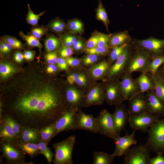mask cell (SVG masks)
I'll list each match as a JSON object with an SVG mask.
<instances>
[{
  "label": "cell",
  "instance_id": "obj_22",
  "mask_svg": "<svg viewBox=\"0 0 164 164\" xmlns=\"http://www.w3.org/2000/svg\"><path fill=\"white\" fill-rule=\"evenodd\" d=\"M17 147L24 154H26L33 158L40 154L37 143L26 142L19 139L13 142Z\"/></svg>",
  "mask_w": 164,
  "mask_h": 164
},
{
  "label": "cell",
  "instance_id": "obj_61",
  "mask_svg": "<svg viewBox=\"0 0 164 164\" xmlns=\"http://www.w3.org/2000/svg\"><path fill=\"white\" fill-rule=\"evenodd\" d=\"M83 43L82 41H81V42L79 45V46L74 49L76 51L80 50H81L82 48H83Z\"/></svg>",
  "mask_w": 164,
  "mask_h": 164
},
{
  "label": "cell",
  "instance_id": "obj_17",
  "mask_svg": "<svg viewBox=\"0 0 164 164\" xmlns=\"http://www.w3.org/2000/svg\"><path fill=\"white\" fill-rule=\"evenodd\" d=\"M115 106V110L112 115L117 133L120 135L128 121L129 114L128 109L122 103Z\"/></svg>",
  "mask_w": 164,
  "mask_h": 164
},
{
  "label": "cell",
  "instance_id": "obj_51",
  "mask_svg": "<svg viewBox=\"0 0 164 164\" xmlns=\"http://www.w3.org/2000/svg\"><path fill=\"white\" fill-rule=\"evenodd\" d=\"M65 60L68 65L71 66H76L80 63V60L76 58L68 57H67Z\"/></svg>",
  "mask_w": 164,
  "mask_h": 164
},
{
  "label": "cell",
  "instance_id": "obj_30",
  "mask_svg": "<svg viewBox=\"0 0 164 164\" xmlns=\"http://www.w3.org/2000/svg\"><path fill=\"white\" fill-rule=\"evenodd\" d=\"M2 118H3L10 125L15 135L19 139L22 132V126L21 125L11 116L5 114L2 116Z\"/></svg>",
  "mask_w": 164,
  "mask_h": 164
},
{
  "label": "cell",
  "instance_id": "obj_24",
  "mask_svg": "<svg viewBox=\"0 0 164 164\" xmlns=\"http://www.w3.org/2000/svg\"><path fill=\"white\" fill-rule=\"evenodd\" d=\"M1 141L14 142L18 139L10 125L3 118L0 119Z\"/></svg>",
  "mask_w": 164,
  "mask_h": 164
},
{
  "label": "cell",
  "instance_id": "obj_52",
  "mask_svg": "<svg viewBox=\"0 0 164 164\" xmlns=\"http://www.w3.org/2000/svg\"><path fill=\"white\" fill-rule=\"evenodd\" d=\"M87 80L86 77L84 74H80L76 83L79 86H84L86 84Z\"/></svg>",
  "mask_w": 164,
  "mask_h": 164
},
{
  "label": "cell",
  "instance_id": "obj_50",
  "mask_svg": "<svg viewBox=\"0 0 164 164\" xmlns=\"http://www.w3.org/2000/svg\"><path fill=\"white\" fill-rule=\"evenodd\" d=\"M56 63L58 68L62 70H67L68 68V64L65 59L63 58H58Z\"/></svg>",
  "mask_w": 164,
  "mask_h": 164
},
{
  "label": "cell",
  "instance_id": "obj_8",
  "mask_svg": "<svg viewBox=\"0 0 164 164\" xmlns=\"http://www.w3.org/2000/svg\"><path fill=\"white\" fill-rule=\"evenodd\" d=\"M132 42L135 47L146 52L151 56L164 55V39L152 37L144 39H135Z\"/></svg>",
  "mask_w": 164,
  "mask_h": 164
},
{
  "label": "cell",
  "instance_id": "obj_4",
  "mask_svg": "<svg viewBox=\"0 0 164 164\" xmlns=\"http://www.w3.org/2000/svg\"><path fill=\"white\" fill-rule=\"evenodd\" d=\"M147 132L146 145L156 154H164V118L155 122Z\"/></svg>",
  "mask_w": 164,
  "mask_h": 164
},
{
  "label": "cell",
  "instance_id": "obj_59",
  "mask_svg": "<svg viewBox=\"0 0 164 164\" xmlns=\"http://www.w3.org/2000/svg\"><path fill=\"white\" fill-rule=\"evenodd\" d=\"M0 50L2 53H7L3 41L0 42Z\"/></svg>",
  "mask_w": 164,
  "mask_h": 164
},
{
  "label": "cell",
  "instance_id": "obj_32",
  "mask_svg": "<svg viewBox=\"0 0 164 164\" xmlns=\"http://www.w3.org/2000/svg\"><path fill=\"white\" fill-rule=\"evenodd\" d=\"M15 67L10 63L2 62L0 64V74L2 78H7L16 72Z\"/></svg>",
  "mask_w": 164,
  "mask_h": 164
},
{
  "label": "cell",
  "instance_id": "obj_7",
  "mask_svg": "<svg viewBox=\"0 0 164 164\" xmlns=\"http://www.w3.org/2000/svg\"><path fill=\"white\" fill-rule=\"evenodd\" d=\"M95 118L98 133L113 139L119 135L116 132L112 114L104 109Z\"/></svg>",
  "mask_w": 164,
  "mask_h": 164
},
{
  "label": "cell",
  "instance_id": "obj_35",
  "mask_svg": "<svg viewBox=\"0 0 164 164\" xmlns=\"http://www.w3.org/2000/svg\"><path fill=\"white\" fill-rule=\"evenodd\" d=\"M96 17L98 20L102 21L107 28L109 20L106 11L101 0H99L98 6L97 9Z\"/></svg>",
  "mask_w": 164,
  "mask_h": 164
},
{
  "label": "cell",
  "instance_id": "obj_23",
  "mask_svg": "<svg viewBox=\"0 0 164 164\" xmlns=\"http://www.w3.org/2000/svg\"><path fill=\"white\" fill-rule=\"evenodd\" d=\"M132 40L127 31L111 34L108 42V46L112 48L125 43L131 42Z\"/></svg>",
  "mask_w": 164,
  "mask_h": 164
},
{
  "label": "cell",
  "instance_id": "obj_43",
  "mask_svg": "<svg viewBox=\"0 0 164 164\" xmlns=\"http://www.w3.org/2000/svg\"><path fill=\"white\" fill-rule=\"evenodd\" d=\"M111 35V34H106L99 33V38L97 47L100 48L110 47L108 45V42Z\"/></svg>",
  "mask_w": 164,
  "mask_h": 164
},
{
  "label": "cell",
  "instance_id": "obj_53",
  "mask_svg": "<svg viewBox=\"0 0 164 164\" xmlns=\"http://www.w3.org/2000/svg\"><path fill=\"white\" fill-rule=\"evenodd\" d=\"M80 75V73H73L70 74L67 77L68 82L71 85L76 83Z\"/></svg>",
  "mask_w": 164,
  "mask_h": 164
},
{
  "label": "cell",
  "instance_id": "obj_25",
  "mask_svg": "<svg viewBox=\"0 0 164 164\" xmlns=\"http://www.w3.org/2000/svg\"><path fill=\"white\" fill-rule=\"evenodd\" d=\"M111 64L108 61L104 60L93 66L90 70L92 77L98 79L107 76L112 66Z\"/></svg>",
  "mask_w": 164,
  "mask_h": 164
},
{
  "label": "cell",
  "instance_id": "obj_49",
  "mask_svg": "<svg viewBox=\"0 0 164 164\" xmlns=\"http://www.w3.org/2000/svg\"><path fill=\"white\" fill-rule=\"evenodd\" d=\"M59 53L62 57H67L73 54V50L70 47H67L65 46L60 50Z\"/></svg>",
  "mask_w": 164,
  "mask_h": 164
},
{
  "label": "cell",
  "instance_id": "obj_16",
  "mask_svg": "<svg viewBox=\"0 0 164 164\" xmlns=\"http://www.w3.org/2000/svg\"><path fill=\"white\" fill-rule=\"evenodd\" d=\"M145 95L148 113L159 117L164 116V103L155 95L154 89L146 92Z\"/></svg>",
  "mask_w": 164,
  "mask_h": 164
},
{
  "label": "cell",
  "instance_id": "obj_33",
  "mask_svg": "<svg viewBox=\"0 0 164 164\" xmlns=\"http://www.w3.org/2000/svg\"><path fill=\"white\" fill-rule=\"evenodd\" d=\"M37 144L40 151V154L44 156L49 164H51L53 161V158L55 154L47 146V145L43 141L41 140Z\"/></svg>",
  "mask_w": 164,
  "mask_h": 164
},
{
  "label": "cell",
  "instance_id": "obj_45",
  "mask_svg": "<svg viewBox=\"0 0 164 164\" xmlns=\"http://www.w3.org/2000/svg\"><path fill=\"white\" fill-rule=\"evenodd\" d=\"M161 153H157L156 157L150 158L148 164H164V156Z\"/></svg>",
  "mask_w": 164,
  "mask_h": 164
},
{
  "label": "cell",
  "instance_id": "obj_57",
  "mask_svg": "<svg viewBox=\"0 0 164 164\" xmlns=\"http://www.w3.org/2000/svg\"><path fill=\"white\" fill-rule=\"evenodd\" d=\"M157 73L164 80V63L159 67Z\"/></svg>",
  "mask_w": 164,
  "mask_h": 164
},
{
  "label": "cell",
  "instance_id": "obj_54",
  "mask_svg": "<svg viewBox=\"0 0 164 164\" xmlns=\"http://www.w3.org/2000/svg\"><path fill=\"white\" fill-rule=\"evenodd\" d=\"M23 55L24 58L26 60L28 61L32 60L34 57V53L33 51H26Z\"/></svg>",
  "mask_w": 164,
  "mask_h": 164
},
{
  "label": "cell",
  "instance_id": "obj_56",
  "mask_svg": "<svg viewBox=\"0 0 164 164\" xmlns=\"http://www.w3.org/2000/svg\"><path fill=\"white\" fill-rule=\"evenodd\" d=\"M57 70V68L53 64H50L47 67L46 71L47 73H51L55 72Z\"/></svg>",
  "mask_w": 164,
  "mask_h": 164
},
{
  "label": "cell",
  "instance_id": "obj_46",
  "mask_svg": "<svg viewBox=\"0 0 164 164\" xmlns=\"http://www.w3.org/2000/svg\"><path fill=\"white\" fill-rule=\"evenodd\" d=\"M98 59L97 55L89 54L83 59V63L85 65L88 66L94 63Z\"/></svg>",
  "mask_w": 164,
  "mask_h": 164
},
{
  "label": "cell",
  "instance_id": "obj_12",
  "mask_svg": "<svg viewBox=\"0 0 164 164\" xmlns=\"http://www.w3.org/2000/svg\"><path fill=\"white\" fill-rule=\"evenodd\" d=\"M108 83L105 87V100L111 105H116L124 101L121 94L120 81L118 79L107 80Z\"/></svg>",
  "mask_w": 164,
  "mask_h": 164
},
{
  "label": "cell",
  "instance_id": "obj_5",
  "mask_svg": "<svg viewBox=\"0 0 164 164\" xmlns=\"http://www.w3.org/2000/svg\"><path fill=\"white\" fill-rule=\"evenodd\" d=\"M151 151L146 144L130 148L124 155V163L148 164Z\"/></svg>",
  "mask_w": 164,
  "mask_h": 164
},
{
  "label": "cell",
  "instance_id": "obj_47",
  "mask_svg": "<svg viewBox=\"0 0 164 164\" xmlns=\"http://www.w3.org/2000/svg\"><path fill=\"white\" fill-rule=\"evenodd\" d=\"M31 32L33 36L38 39L41 38L46 32V30L42 27L32 29Z\"/></svg>",
  "mask_w": 164,
  "mask_h": 164
},
{
  "label": "cell",
  "instance_id": "obj_1",
  "mask_svg": "<svg viewBox=\"0 0 164 164\" xmlns=\"http://www.w3.org/2000/svg\"><path fill=\"white\" fill-rule=\"evenodd\" d=\"M66 101L53 87L45 86L19 95L11 106L12 113L7 115L22 126L41 130L55 122L69 108Z\"/></svg>",
  "mask_w": 164,
  "mask_h": 164
},
{
  "label": "cell",
  "instance_id": "obj_27",
  "mask_svg": "<svg viewBox=\"0 0 164 164\" xmlns=\"http://www.w3.org/2000/svg\"><path fill=\"white\" fill-rule=\"evenodd\" d=\"M115 156L113 153L109 154L102 152H94L93 153L94 164H111Z\"/></svg>",
  "mask_w": 164,
  "mask_h": 164
},
{
  "label": "cell",
  "instance_id": "obj_48",
  "mask_svg": "<svg viewBox=\"0 0 164 164\" xmlns=\"http://www.w3.org/2000/svg\"><path fill=\"white\" fill-rule=\"evenodd\" d=\"M45 59L49 64H54L56 63L57 58V53L55 52H48L45 56Z\"/></svg>",
  "mask_w": 164,
  "mask_h": 164
},
{
  "label": "cell",
  "instance_id": "obj_31",
  "mask_svg": "<svg viewBox=\"0 0 164 164\" xmlns=\"http://www.w3.org/2000/svg\"><path fill=\"white\" fill-rule=\"evenodd\" d=\"M164 63V55L152 56L149 71L151 74L156 73L159 67Z\"/></svg>",
  "mask_w": 164,
  "mask_h": 164
},
{
  "label": "cell",
  "instance_id": "obj_2",
  "mask_svg": "<svg viewBox=\"0 0 164 164\" xmlns=\"http://www.w3.org/2000/svg\"><path fill=\"white\" fill-rule=\"evenodd\" d=\"M135 50V47L132 43H129L121 54L111 66L106 76L107 81L112 79H118L121 78L127 71L132 56Z\"/></svg>",
  "mask_w": 164,
  "mask_h": 164
},
{
  "label": "cell",
  "instance_id": "obj_28",
  "mask_svg": "<svg viewBox=\"0 0 164 164\" xmlns=\"http://www.w3.org/2000/svg\"><path fill=\"white\" fill-rule=\"evenodd\" d=\"M55 122L40 130V134L41 140L47 145L54 136V127Z\"/></svg>",
  "mask_w": 164,
  "mask_h": 164
},
{
  "label": "cell",
  "instance_id": "obj_10",
  "mask_svg": "<svg viewBox=\"0 0 164 164\" xmlns=\"http://www.w3.org/2000/svg\"><path fill=\"white\" fill-rule=\"evenodd\" d=\"M1 151L7 162L10 164H28L25 162L24 154L14 144L9 141H1Z\"/></svg>",
  "mask_w": 164,
  "mask_h": 164
},
{
  "label": "cell",
  "instance_id": "obj_62",
  "mask_svg": "<svg viewBox=\"0 0 164 164\" xmlns=\"http://www.w3.org/2000/svg\"><path fill=\"white\" fill-rule=\"evenodd\" d=\"M164 116L163 117H164Z\"/></svg>",
  "mask_w": 164,
  "mask_h": 164
},
{
  "label": "cell",
  "instance_id": "obj_41",
  "mask_svg": "<svg viewBox=\"0 0 164 164\" xmlns=\"http://www.w3.org/2000/svg\"><path fill=\"white\" fill-rule=\"evenodd\" d=\"M51 29L54 31L60 32L64 29L66 25L65 23L60 20H56L52 22L50 25Z\"/></svg>",
  "mask_w": 164,
  "mask_h": 164
},
{
  "label": "cell",
  "instance_id": "obj_3",
  "mask_svg": "<svg viewBox=\"0 0 164 164\" xmlns=\"http://www.w3.org/2000/svg\"><path fill=\"white\" fill-rule=\"evenodd\" d=\"M76 141L75 135H72L61 141L53 144L55 152L54 164H73L72 153Z\"/></svg>",
  "mask_w": 164,
  "mask_h": 164
},
{
  "label": "cell",
  "instance_id": "obj_18",
  "mask_svg": "<svg viewBox=\"0 0 164 164\" xmlns=\"http://www.w3.org/2000/svg\"><path fill=\"white\" fill-rule=\"evenodd\" d=\"M128 109L129 115H137L148 112L146 101L143 93L138 94L129 100Z\"/></svg>",
  "mask_w": 164,
  "mask_h": 164
},
{
  "label": "cell",
  "instance_id": "obj_29",
  "mask_svg": "<svg viewBox=\"0 0 164 164\" xmlns=\"http://www.w3.org/2000/svg\"><path fill=\"white\" fill-rule=\"evenodd\" d=\"M61 44V42L58 38L54 36H50L45 41L46 50L48 52H52L58 49Z\"/></svg>",
  "mask_w": 164,
  "mask_h": 164
},
{
  "label": "cell",
  "instance_id": "obj_55",
  "mask_svg": "<svg viewBox=\"0 0 164 164\" xmlns=\"http://www.w3.org/2000/svg\"><path fill=\"white\" fill-rule=\"evenodd\" d=\"M24 58V55L20 52L16 53L14 55V59L16 62L20 63Z\"/></svg>",
  "mask_w": 164,
  "mask_h": 164
},
{
  "label": "cell",
  "instance_id": "obj_38",
  "mask_svg": "<svg viewBox=\"0 0 164 164\" xmlns=\"http://www.w3.org/2000/svg\"><path fill=\"white\" fill-rule=\"evenodd\" d=\"M111 48L110 47L100 48L96 46L91 48H86L84 50L88 54L105 55L109 54L111 52Z\"/></svg>",
  "mask_w": 164,
  "mask_h": 164
},
{
  "label": "cell",
  "instance_id": "obj_11",
  "mask_svg": "<svg viewBox=\"0 0 164 164\" xmlns=\"http://www.w3.org/2000/svg\"><path fill=\"white\" fill-rule=\"evenodd\" d=\"M78 109L74 108H69L55 122L54 137L61 132L76 129L75 118Z\"/></svg>",
  "mask_w": 164,
  "mask_h": 164
},
{
  "label": "cell",
  "instance_id": "obj_6",
  "mask_svg": "<svg viewBox=\"0 0 164 164\" xmlns=\"http://www.w3.org/2000/svg\"><path fill=\"white\" fill-rule=\"evenodd\" d=\"M135 47V50L126 72L131 73L135 72H148L152 56L146 52Z\"/></svg>",
  "mask_w": 164,
  "mask_h": 164
},
{
  "label": "cell",
  "instance_id": "obj_14",
  "mask_svg": "<svg viewBox=\"0 0 164 164\" xmlns=\"http://www.w3.org/2000/svg\"><path fill=\"white\" fill-rule=\"evenodd\" d=\"M136 130L134 129L130 134L127 133L123 137L118 135L114 139L115 149L113 154L115 156L124 155L132 145L136 144L137 141L135 138Z\"/></svg>",
  "mask_w": 164,
  "mask_h": 164
},
{
  "label": "cell",
  "instance_id": "obj_20",
  "mask_svg": "<svg viewBox=\"0 0 164 164\" xmlns=\"http://www.w3.org/2000/svg\"><path fill=\"white\" fill-rule=\"evenodd\" d=\"M85 95L83 93L73 87H70L67 91L66 99L70 108L80 109L83 106Z\"/></svg>",
  "mask_w": 164,
  "mask_h": 164
},
{
  "label": "cell",
  "instance_id": "obj_36",
  "mask_svg": "<svg viewBox=\"0 0 164 164\" xmlns=\"http://www.w3.org/2000/svg\"><path fill=\"white\" fill-rule=\"evenodd\" d=\"M27 6L28 13L26 16V21L29 24L33 26H36L37 25L40 17L43 15L46 11L41 12L39 14H35L31 9L29 4H27Z\"/></svg>",
  "mask_w": 164,
  "mask_h": 164
},
{
  "label": "cell",
  "instance_id": "obj_9",
  "mask_svg": "<svg viewBox=\"0 0 164 164\" xmlns=\"http://www.w3.org/2000/svg\"><path fill=\"white\" fill-rule=\"evenodd\" d=\"M159 116L145 112L137 115H129L128 121L131 128L144 133L159 119Z\"/></svg>",
  "mask_w": 164,
  "mask_h": 164
},
{
  "label": "cell",
  "instance_id": "obj_42",
  "mask_svg": "<svg viewBox=\"0 0 164 164\" xmlns=\"http://www.w3.org/2000/svg\"><path fill=\"white\" fill-rule=\"evenodd\" d=\"M19 139L25 142L37 144L41 140L40 135H21Z\"/></svg>",
  "mask_w": 164,
  "mask_h": 164
},
{
  "label": "cell",
  "instance_id": "obj_19",
  "mask_svg": "<svg viewBox=\"0 0 164 164\" xmlns=\"http://www.w3.org/2000/svg\"><path fill=\"white\" fill-rule=\"evenodd\" d=\"M105 100L104 90L101 87L96 86L92 89L84 97L83 106L102 104Z\"/></svg>",
  "mask_w": 164,
  "mask_h": 164
},
{
  "label": "cell",
  "instance_id": "obj_60",
  "mask_svg": "<svg viewBox=\"0 0 164 164\" xmlns=\"http://www.w3.org/2000/svg\"><path fill=\"white\" fill-rule=\"evenodd\" d=\"M82 41L80 40H77L74 42L73 47L74 49L76 48L79 45Z\"/></svg>",
  "mask_w": 164,
  "mask_h": 164
},
{
  "label": "cell",
  "instance_id": "obj_37",
  "mask_svg": "<svg viewBox=\"0 0 164 164\" xmlns=\"http://www.w3.org/2000/svg\"><path fill=\"white\" fill-rule=\"evenodd\" d=\"M19 34L21 37L27 42L29 45L38 47L40 50H41L42 45L38 39L33 35H26L22 32H20Z\"/></svg>",
  "mask_w": 164,
  "mask_h": 164
},
{
  "label": "cell",
  "instance_id": "obj_40",
  "mask_svg": "<svg viewBox=\"0 0 164 164\" xmlns=\"http://www.w3.org/2000/svg\"><path fill=\"white\" fill-rule=\"evenodd\" d=\"M2 38L3 41L11 45L13 48L20 49L23 47L22 42L15 37L6 35L3 36Z\"/></svg>",
  "mask_w": 164,
  "mask_h": 164
},
{
  "label": "cell",
  "instance_id": "obj_44",
  "mask_svg": "<svg viewBox=\"0 0 164 164\" xmlns=\"http://www.w3.org/2000/svg\"><path fill=\"white\" fill-rule=\"evenodd\" d=\"M99 38V33L92 35L87 41L86 48H91L97 46Z\"/></svg>",
  "mask_w": 164,
  "mask_h": 164
},
{
  "label": "cell",
  "instance_id": "obj_21",
  "mask_svg": "<svg viewBox=\"0 0 164 164\" xmlns=\"http://www.w3.org/2000/svg\"><path fill=\"white\" fill-rule=\"evenodd\" d=\"M135 79L139 88L138 94L144 93L154 89V82L149 72L141 73L140 75Z\"/></svg>",
  "mask_w": 164,
  "mask_h": 164
},
{
  "label": "cell",
  "instance_id": "obj_58",
  "mask_svg": "<svg viewBox=\"0 0 164 164\" xmlns=\"http://www.w3.org/2000/svg\"><path fill=\"white\" fill-rule=\"evenodd\" d=\"M3 41L5 47L6 53H9L11 51L13 48V47L11 45L8 43Z\"/></svg>",
  "mask_w": 164,
  "mask_h": 164
},
{
  "label": "cell",
  "instance_id": "obj_39",
  "mask_svg": "<svg viewBox=\"0 0 164 164\" xmlns=\"http://www.w3.org/2000/svg\"><path fill=\"white\" fill-rule=\"evenodd\" d=\"M68 27L70 31L81 33L83 30V25L79 20L74 19L69 22Z\"/></svg>",
  "mask_w": 164,
  "mask_h": 164
},
{
  "label": "cell",
  "instance_id": "obj_13",
  "mask_svg": "<svg viewBox=\"0 0 164 164\" xmlns=\"http://www.w3.org/2000/svg\"><path fill=\"white\" fill-rule=\"evenodd\" d=\"M132 73L126 72L120 81L121 91L124 101L129 100L139 92V88Z\"/></svg>",
  "mask_w": 164,
  "mask_h": 164
},
{
  "label": "cell",
  "instance_id": "obj_34",
  "mask_svg": "<svg viewBox=\"0 0 164 164\" xmlns=\"http://www.w3.org/2000/svg\"><path fill=\"white\" fill-rule=\"evenodd\" d=\"M129 43L112 48L109 54L108 61L111 63L115 62Z\"/></svg>",
  "mask_w": 164,
  "mask_h": 164
},
{
  "label": "cell",
  "instance_id": "obj_26",
  "mask_svg": "<svg viewBox=\"0 0 164 164\" xmlns=\"http://www.w3.org/2000/svg\"><path fill=\"white\" fill-rule=\"evenodd\" d=\"M150 73L154 85L155 94L164 103V80L157 72L154 74Z\"/></svg>",
  "mask_w": 164,
  "mask_h": 164
},
{
  "label": "cell",
  "instance_id": "obj_15",
  "mask_svg": "<svg viewBox=\"0 0 164 164\" xmlns=\"http://www.w3.org/2000/svg\"><path fill=\"white\" fill-rule=\"evenodd\" d=\"M75 124L76 129L98 133L96 118L92 114L85 113L80 109H78L76 114Z\"/></svg>",
  "mask_w": 164,
  "mask_h": 164
}]
</instances>
